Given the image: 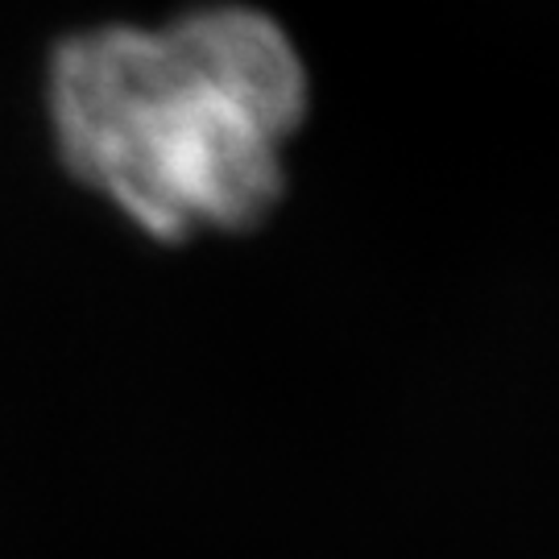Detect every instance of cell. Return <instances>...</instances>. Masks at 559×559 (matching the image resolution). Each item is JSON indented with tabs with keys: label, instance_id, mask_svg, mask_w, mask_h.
Masks as SVG:
<instances>
[{
	"label": "cell",
	"instance_id": "6da1fadb",
	"mask_svg": "<svg viewBox=\"0 0 559 559\" xmlns=\"http://www.w3.org/2000/svg\"><path fill=\"white\" fill-rule=\"evenodd\" d=\"M46 112L71 179L158 240L261 224L286 191L307 71L274 17L216 4L59 41Z\"/></svg>",
	"mask_w": 559,
	"mask_h": 559
}]
</instances>
